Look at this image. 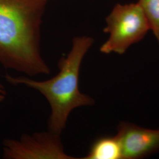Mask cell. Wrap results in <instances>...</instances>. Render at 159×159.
<instances>
[{"label":"cell","mask_w":159,"mask_h":159,"mask_svg":"<svg viewBox=\"0 0 159 159\" xmlns=\"http://www.w3.org/2000/svg\"><path fill=\"white\" fill-rule=\"evenodd\" d=\"M50 0H0V65L33 77L48 75L41 31Z\"/></svg>","instance_id":"1"},{"label":"cell","mask_w":159,"mask_h":159,"mask_svg":"<svg viewBox=\"0 0 159 159\" xmlns=\"http://www.w3.org/2000/svg\"><path fill=\"white\" fill-rule=\"evenodd\" d=\"M94 42V39L89 36L75 37L70 51L58 62V73L50 79L37 81L28 76L13 77L7 73L4 76L12 85L27 86L46 98L51 108L48 128L52 133H62L74 109L94 104L91 97L81 93L79 88L81 65Z\"/></svg>","instance_id":"2"},{"label":"cell","mask_w":159,"mask_h":159,"mask_svg":"<svg viewBox=\"0 0 159 159\" xmlns=\"http://www.w3.org/2000/svg\"><path fill=\"white\" fill-rule=\"evenodd\" d=\"M104 32L108 37L100 48L103 54H125L130 47L142 40L150 30L142 7L136 3L114 6L106 18Z\"/></svg>","instance_id":"3"},{"label":"cell","mask_w":159,"mask_h":159,"mask_svg":"<svg viewBox=\"0 0 159 159\" xmlns=\"http://www.w3.org/2000/svg\"><path fill=\"white\" fill-rule=\"evenodd\" d=\"M4 159H79L66 153L60 135L50 131L23 134L19 139L2 142Z\"/></svg>","instance_id":"4"},{"label":"cell","mask_w":159,"mask_h":159,"mask_svg":"<svg viewBox=\"0 0 159 159\" xmlns=\"http://www.w3.org/2000/svg\"><path fill=\"white\" fill-rule=\"evenodd\" d=\"M116 136L121 148L122 159H142L159 151V129L121 122Z\"/></svg>","instance_id":"5"},{"label":"cell","mask_w":159,"mask_h":159,"mask_svg":"<svg viewBox=\"0 0 159 159\" xmlns=\"http://www.w3.org/2000/svg\"><path fill=\"white\" fill-rule=\"evenodd\" d=\"M83 159H122L121 148L116 136L102 137L91 145Z\"/></svg>","instance_id":"6"},{"label":"cell","mask_w":159,"mask_h":159,"mask_svg":"<svg viewBox=\"0 0 159 159\" xmlns=\"http://www.w3.org/2000/svg\"><path fill=\"white\" fill-rule=\"evenodd\" d=\"M147 18L150 30L159 43V0H138Z\"/></svg>","instance_id":"7"},{"label":"cell","mask_w":159,"mask_h":159,"mask_svg":"<svg viewBox=\"0 0 159 159\" xmlns=\"http://www.w3.org/2000/svg\"><path fill=\"white\" fill-rule=\"evenodd\" d=\"M7 90L3 84L0 83V103L5 101L7 97Z\"/></svg>","instance_id":"8"}]
</instances>
